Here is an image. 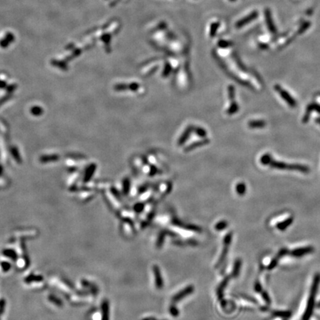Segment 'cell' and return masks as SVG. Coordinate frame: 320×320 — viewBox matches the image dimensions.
<instances>
[{
    "mask_svg": "<svg viewBox=\"0 0 320 320\" xmlns=\"http://www.w3.org/2000/svg\"><path fill=\"white\" fill-rule=\"evenodd\" d=\"M320 283V274L316 273L314 276V281H313L311 288H310V296H309L308 305H307L306 310H305L304 316H303V320H309L310 316L313 314V310H314V305H315V299L316 293H317L318 288Z\"/></svg>",
    "mask_w": 320,
    "mask_h": 320,
    "instance_id": "1",
    "label": "cell"
},
{
    "mask_svg": "<svg viewBox=\"0 0 320 320\" xmlns=\"http://www.w3.org/2000/svg\"><path fill=\"white\" fill-rule=\"evenodd\" d=\"M313 251H314V248L310 247V246H308V247H300V248L293 250V251L290 252V254H291L292 256L294 257H301L305 256V255L308 254V253H312Z\"/></svg>",
    "mask_w": 320,
    "mask_h": 320,
    "instance_id": "2",
    "label": "cell"
},
{
    "mask_svg": "<svg viewBox=\"0 0 320 320\" xmlns=\"http://www.w3.org/2000/svg\"><path fill=\"white\" fill-rule=\"evenodd\" d=\"M292 222H293V218L292 217L288 218V219L285 220V221L282 222H279V224H277L276 227L278 229H279L280 231H284V230H285L287 227L289 226V225Z\"/></svg>",
    "mask_w": 320,
    "mask_h": 320,
    "instance_id": "3",
    "label": "cell"
},
{
    "mask_svg": "<svg viewBox=\"0 0 320 320\" xmlns=\"http://www.w3.org/2000/svg\"><path fill=\"white\" fill-rule=\"evenodd\" d=\"M240 266H241V261H240V260H236V263H235V264H234V271H233L234 276H238L239 272V270H240Z\"/></svg>",
    "mask_w": 320,
    "mask_h": 320,
    "instance_id": "4",
    "label": "cell"
},
{
    "mask_svg": "<svg viewBox=\"0 0 320 320\" xmlns=\"http://www.w3.org/2000/svg\"><path fill=\"white\" fill-rule=\"evenodd\" d=\"M273 314L279 316H282V317H288L290 316V313L288 311H276L273 313Z\"/></svg>",
    "mask_w": 320,
    "mask_h": 320,
    "instance_id": "5",
    "label": "cell"
},
{
    "mask_svg": "<svg viewBox=\"0 0 320 320\" xmlns=\"http://www.w3.org/2000/svg\"><path fill=\"white\" fill-rule=\"evenodd\" d=\"M288 253H289V251H288V249H286V248H282V249H281L280 251H279V253H278V256H277V257H278V258H281V257H282V256H285V255L288 254Z\"/></svg>",
    "mask_w": 320,
    "mask_h": 320,
    "instance_id": "6",
    "label": "cell"
},
{
    "mask_svg": "<svg viewBox=\"0 0 320 320\" xmlns=\"http://www.w3.org/2000/svg\"><path fill=\"white\" fill-rule=\"evenodd\" d=\"M226 227H227V223L225 222H219L217 225V226H216L217 229H219V230H222V229L225 228Z\"/></svg>",
    "mask_w": 320,
    "mask_h": 320,
    "instance_id": "7",
    "label": "cell"
},
{
    "mask_svg": "<svg viewBox=\"0 0 320 320\" xmlns=\"http://www.w3.org/2000/svg\"><path fill=\"white\" fill-rule=\"evenodd\" d=\"M277 264V260L276 259H275V260H273L272 262H271V264H269V266H268V269L271 270V269H273V268H274L276 267V265Z\"/></svg>",
    "mask_w": 320,
    "mask_h": 320,
    "instance_id": "8",
    "label": "cell"
},
{
    "mask_svg": "<svg viewBox=\"0 0 320 320\" xmlns=\"http://www.w3.org/2000/svg\"><path fill=\"white\" fill-rule=\"evenodd\" d=\"M255 289H256L257 292L262 291V286H261V285L259 282H256V284L255 285Z\"/></svg>",
    "mask_w": 320,
    "mask_h": 320,
    "instance_id": "9",
    "label": "cell"
},
{
    "mask_svg": "<svg viewBox=\"0 0 320 320\" xmlns=\"http://www.w3.org/2000/svg\"><path fill=\"white\" fill-rule=\"evenodd\" d=\"M263 298L265 300V301H267L268 304H270V301H271V300H270L269 297H268V295L266 293H263Z\"/></svg>",
    "mask_w": 320,
    "mask_h": 320,
    "instance_id": "10",
    "label": "cell"
},
{
    "mask_svg": "<svg viewBox=\"0 0 320 320\" xmlns=\"http://www.w3.org/2000/svg\"><path fill=\"white\" fill-rule=\"evenodd\" d=\"M318 306H319V307H320V303H319V305H318Z\"/></svg>",
    "mask_w": 320,
    "mask_h": 320,
    "instance_id": "11",
    "label": "cell"
}]
</instances>
